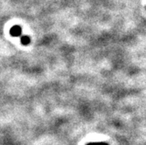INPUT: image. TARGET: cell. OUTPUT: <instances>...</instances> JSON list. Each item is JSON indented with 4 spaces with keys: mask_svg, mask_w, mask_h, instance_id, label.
Masks as SVG:
<instances>
[{
    "mask_svg": "<svg viewBox=\"0 0 146 145\" xmlns=\"http://www.w3.org/2000/svg\"><path fill=\"white\" fill-rule=\"evenodd\" d=\"M22 33V29L19 25H14L12 26L10 30V34L13 37H19Z\"/></svg>",
    "mask_w": 146,
    "mask_h": 145,
    "instance_id": "6da1fadb",
    "label": "cell"
},
{
    "mask_svg": "<svg viewBox=\"0 0 146 145\" xmlns=\"http://www.w3.org/2000/svg\"><path fill=\"white\" fill-rule=\"evenodd\" d=\"M30 41H31V39L30 38L27 36V35H25V36H23L21 38V43L24 45V46H27L30 44Z\"/></svg>",
    "mask_w": 146,
    "mask_h": 145,
    "instance_id": "7a4b0ae2",
    "label": "cell"
},
{
    "mask_svg": "<svg viewBox=\"0 0 146 145\" xmlns=\"http://www.w3.org/2000/svg\"><path fill=\"white\" fill-rule=\"evenodd\" d=\"M87 145H109L108 143L106 142H89Z\"/></svg>",
    "mask_w": 146,
    "mask_h": 145,
    "instance_id": "3957f363",
    "label": "cell"
}]
</instances>
